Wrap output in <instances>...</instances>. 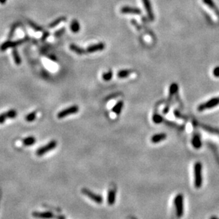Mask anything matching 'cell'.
<instances>
[{"label":"cell","mask_w":219,"mask_h":219,"mask_svg":"<svg viewBox=\"0 0 219 219\" xmlns=\"http://www.w3.org/2000/svg\"><path fill=\"white\" fill-rule=\"evenodd\" d=\"M202 164L198 162L194 164V184L197 188H199L202 186Z\"/></svg>","instance_id":"obj_1"},{"label":"cell","mask_w":219,"mask_h":219,"mask_svg":"<svg viewBox=\"0 0 219 219\" xmlns=\"http://www.w3.org/2000/svg\"><path fill=\"white\" fill-rule=\"evenodd\" d=\"M218 105H219V97L213 98L209 100H208L207 102H204V103L201 104V105H198V110L199 112H202L206 110H208L212 108L216 107V106Z\"/></svg>","instance_id":"obj_2"},{"label":"cell","mask_w":219,"mask_h":219,"mask_svg":"<svg viewBox=\"0 0 219 219\" xmlns=\"http://www.w3.org/2000/svg\"><path fill=\"white\" fill-rule=\"evenodd\" d=\"M183 201L184 197L182 194H178L174 198V204H175L176 216L178 218H181L184 214V206H183Z\"/></svg>","instance_id":"obj_3"},{"label":"cell","mask_w":219,"mask_h":219,"mask_svg":"<svg viewBox=\"0 0 219 219\" xmlns=\"http://www.w3.org/2000/svg\"><path fill=\"white\" fill-rule=\"evenodd\" d=\"M29 39L28 38H24V39H19V40H17V41H5V43H3L0 46V50L1 51H5L8 49H10V48H12V49H14L15 47H18V46L20 45V44L23 43L24 42L27 41V40Z\"/></svg>","instance_id":"obj_4"},{"label":"cell","mask_w":219,"mask_h":219,"mask_svg":"<svg viewBox=\"0 0 219 219\" xmlns=\"http://www.w3.org/2000/svg\"><path fill=\"white\" fill-rule=\"evenodd\" d=\"M56 146H57V142L55 141V140H52V141L49 142L47 144L40 147L37 151V154L39 156H43L46 153H47V152L54 150L56 147Z\"/></svg>","instance_id":"obj_5"},{"label":"cell","mask_w":219,"mask_h":219,"mask_svg":"<svg viewBox=\"0 0 219 219\" xmlns=\"http://www.w3.org/2000/svg\"><path fill=\"white\" fill-rule=\"evenodd\" d=\"M79 111V108H78V105H73L71 106V107L66 108V109H64L61 110V112H59L58 113L57 117L59 119H61V118H64L67 117L68 115H71V114H76Z\"/></svg>","instance_id":"obj_6"},{"label":"cell","mask_w":219,"mask_h":219,"mask_svg":"<svg viewBox=\"0 0 219 219\" xmlns=\"http://www.w3.org/2000/svg\"><path fill=\"white\" fill-rule=\"evenodd\" d=\"M120 12L124 14H135L140 15L142 14L141 9L137 7H131L128 6H124L120 9Z\"/></svg>","instance_id":"obj_7"},{"label":"cell","mask_w":219,"mask_h":219,"mask_svg":"<svg viewBox=\"0 0 219 219\" xmlns=\"http://www.w3.org/2000/svg\"><path fill=\"white\" fill-rule=\"evenodd\" d=\"M82 192L83 193L84 195L87 196L88 198H90L92 201H93L97 203V204H101V203L102 202V201H103L102 200V197L101 196L94 194V193L90 192V190L87 189V188H83V189L82 190Z\"/></svg>","instance_id":"obj_8"},{"label":"cell","mask_w":219,"mask_h":219,"mask_svg":"<svg viewBox=\"0 0 219 219\" xmlns=\"http://www.w3.org/2000/svg\"><path fill=\"white\" fill-rule=\"evenodd\" d=\"M105 44L103 43V42H99V43L92 44V45L89 46L86 49V52L89 53H95V52L97 51H102V50L105 49Z\"/></svg>","instance_id":"obj_9"},{"label":"cell","mask_w":219,"mask_h":219,"mask_svg":"<svg viewBox=\"0 0 219 219\" xmlns=\"http://www.w3.org/2000/svg\"><path fill=\"white\" fill-rule=\"evenodd\" d=\"M34 218H39V219H51L54 218V215L53 213L49 211L46 212H34L32 214Z\"/></svg>","instance_id":"obj_10"},{"label":"cell","mask_w":219,"mask_h":219,"mask_svg":"<svg viewBox=\"0 0 219 219\" xmlns=\"http://www.w3.org/2000/svg\"><path fill=\"white\" fill-rule=\"evenodd\" d=\"M142 2H143V5L144 6V8H145L147 13L149 19L150 21H154V15L153 14V11H152V5L151 3H150V0H142Z\"/></svg>","instance_id":"obj_11"},{"label":"cell","mask_w":219,"mask_h":219,"mask_svg":"<svg viewBox=\"0 0 219 219\" xmlns=\"http://www.w3.org/2000/svg\"><path fill=\"white\" fill-rule=\"evenodd\" d=\"M192 145L194 146V148L197 149H200L201 147L202 146V142H201V137L199 135V134L196 133L193 137V139H192Z\"/></svg>","instance_id":"obj_12"},{"label":"cell","mask_w":219,"mask_h":219,"mask_svg":"<svg viewBox=\"0 0 219 219\" xmlns=\"http://www.w3.org/2000/svg\"><path fill=\"white\" fill-rule=\"evenodd\" d=\"M166 139V134L165 133H159L156 134L152 137L151 141L152 143L156 144L159 142L163 141V140Z\"/></svg>","instance_id":"obj_13"},{"label":"cell","mask_w":219,"mask_h":219,"mask_svg":"<svg viewBox=\"0 0 219 219\" xmlns=\"http://www.w3.org/2000/svg\"><path fill=\"white\" fill-rule=\"evenodd\" d=\"M115 198H116V189L114 188H112L109 191L108 195V203L109 205L114 204L115 202Z\"/></svg>","instance_id":"obj_14"},{"label":"cell","mask_w":219,"mask_h":219,"mask_svg":"<svg viewBox=\"0 0 219 219\" xmlns=\"http://www.w3.org/2000/svg\"><path fill=\"white\" fill-rule=\"evenodd\" d=\"M203 2H204L207 7L209 8V9H211L212 11L216 14L217 17H219V11H218V9H216V6H215L214 2H213L212 0H203Z\"/></svg>","instance_id":"obj_15"},{"label":"cell","mask_w":219,"mask_h":219,"mask_svg":"<svg viewBox=\"0 0 219 219\" xmlns=\"http://www.w3.org/2000/svg\"><path fill=\"white\" fill-rule=\"evenodd\" d=\"M70 49H71L72 51H73L74 53L78 54V55H83V54L87 53V52H86V50L82 49V48H80V47H78V46L73 43L70 45Z\"/></svg>","instance_id":"obj_16"},{"label":"cell","mask_w":219,"mask_h":219,"mask_svg":"<svg viewBox=\"0 0 219 219\" xmlns=\"http://www.w3.org/2000/svg\"><path fill=\"white\" fill-rule=\"evenodd\" d=\"M132 73H133V71H132V70H130V69L120 70V71H118L117 76L119 78H125L127 77H128V76H130V74Z\"/></svg>","instance_id":"obj_17"},{"label":"cell","mask_w":219,"mask_h":219,"mask_svg":"<svg viewBox=\"0 0 219 219\" xmlns=\"http://www.w3.org/2000/svg\"><path fill=\"white\" fill-rule=\"evenodd\" d=\"M123 105H124V102L122 100L118 102L117 103L115 104V105L114 106L113 108H112V112L114 113H115L116 114H120V112H121L122 108H123Z\"/></svg>","instance_id":"obj_18"},{"label":"cell","mask_w":219,"mask_h":219,"mask_svg":"<svg viewBox=\"0 0 219 219\" xmlns=\"http://www.w3.org/2000/svg\"><path fill=\"white\" fill-rule=\"evenodd\" d=\"M70 28H71L72 32H73V33H78V32L80 31V29L79 22H78L76 19H73V21H71Z\"/></svg>","instance_id":"obj_19"},{"label":"cell","mask_w":219,"mask_h":219,"mask_svg":"<svg viewBox=\"0 0 219 219\" xmlns=\"http://www.w3.org/2000/svg\"><path fill=\"white\" fill-rule=\"evenodd\" d=\"M178 90H179V86L176 83H173L171 84L169 87V99H171L173 95H174L176 93H177Z\"/></svg>","instance_id":"obj_20"},{"label":"cell","mask_w":219,"mask_h":219,"mask_svg":"<svg viewBox=\"0 0 219 219\" xmlns=\"http://www.w3.org/2000/svg\"><path fill=\"white\" fill-rule=\"evenodd\" d=\"M36 142V139L33 136L28 137L23 140V144L25 146H31Z\"/></svg>","instance_id":"obj_21"},{"label":"cell","mask_w":219,"mask_h":219,"mask_svg":"<svg viewBox=\"0 0 219 219\" xmlns=\"http://www.w3.org/2000/svg\"><path fill=\"white\" fill-rule=\"evenodd\" d=\"M12 55H13L14 60L16 64L18 66H19L21 63V57H20L19 53H18V51L16 49H13Z\"/></svg>","instance_id":"obj_22"},{"label":"cell","mask_w":219,"mask_h":219,"mask_svg":"<svg viewBox=\"0 0 219 219\" xmlns=\"http://www.w3.org/2000/svg\"><path fill=\"white\" fill-rule=\"evenodd\" d=\"M66 21V18L64 17H59V18H57V19L54 20L53 21H52L51 24L49 25V28H53L56 27V26H58L59 24L60 23H61L62 21Z\"/></svg>","instance_id":"obj_23"},{"label":"cell","mask_w":219,"mask_h":219,"mask_svg":"<svg viewBox=\"0 0 219 219\" xmlns=\"http://www.w3.org/2000/svg\"><path fill=\"white\" fill-rule=\"evenodd\" d=\"M5 117L7 118H10V119H13L15 118L17 115V112L15 110H10L9 111L6 112L4 113Z\"/></svg>","instance_id":"obj_24"},{"label":"cell","mask_w":219,"mask_h":219,"mask_svg":"<svg viewBox=\"0 0 219 219\" xmlns=\"http://www.w3.org/2000/svg\"><path fill=\"white\" fill-rule=\"evenodd\" d=\"M112 76H113V73H112L111 70H110V71L102 74V79L105 81H110L112 79Z\"/></svg>","instance_id":"obj_25"},{"label":"cell","mask_w":219,"mask_h":219,"mask_svg":"<svg viewBox=\"0 0 219 219\" xmlns=\"http://www.w3.org/2000/svg\"><path fill=\"white\" fill-rule=\"evenodd\" d=\"M28 23H29V25L32 28V29L34 30V31H42L43 30V28H42L41 27H40L39 25L37 24H35L34 22H33L32 21H28Z\"/></svg>","instance_id":"obj_26"},{"label":"cell","mask_w":219,"mask_h":219,"mask_svg":"<svg viewBox=\"0 0 219 219\" xmlns=\"http://www.w3.org/2000/svg\"><path fill=\"white\" fill-rule=\"evenodd\" d=\"M36 118H37V112L34 111L31 112V113L28 114L26 116L25 119L27 122H33L34 120L36 119Z\"/></svg>","instance_id":"obj_27"},{"label":"cell","mask_w":219,"mask_h":219,"mask_svg":"<svg viewBox=\"0 0 219 219\" xmlns=\"http://www.w3.org/2000/svg\"><path fill=\"white\" fill-rule=\"evenodd\" d=\"M152 120H153V122L156 124H159L163 121V118H162V115L159 114H154L152 117Z\"/></svg>","instance_id":"obj_28"},{"label":"cell","mask_w":219,"mask_h":219,"mask_svg":"<svg viewBox=\"0 0 219 219\" xmlns=\"http://www.w3.org/2000/svg\"><path fill=\"white\" fill-rule=\"evenodd\" d=\"M18 26H19L18 24H14L12 25L11 29H10L9 33V34H8V37H9V39H11V38H12L14 34V32L16 31V29H17Z\"/></svg>","instance_id":"obj_29"},{"label":"cell","mask_w":219,"mask_h":219,"mask_svg":"<svg viewBox=\"0 0 219 219\" xmlns=\"http://www.w3.org/2000/svg\"><path fill=\"white\" fill-rule=\"evenodd\" d=\"M66 32V28H61V29L58 30V31H56L55 33H54V37H56V38H59L60 37H61L63 34L65 33Z\"/></svg>","instance_id":"obj_30"},{"label":"cell","mask_w":219,"mask_h":219,"mask_svg":"<svg viewBox=\"0 0 219 219\" xmlns=\"http://www.w3.org/2000/svg\"><path fill=\"white\" fill-rule=\"evenodd\" d=\"M49 35H50V33H49V31H45V32H44V33L43 34V35H42V37H41V41H46L47 38L49 37Z\"/></svg>","instance_id":"obj_31"},{"label":"cell","mask_w":219,"mask_h":219,"mask_svg":"<svg viewBox=\"0 0 219 219\" xmlns=\"http://www.w3.org/2000/svg\"><path fill=\"white\" fill-rule=\"evenodd\" d=\"M213 73H214V76L216 78H219V66H217L214 69L213 71Z\"/></svg>","instance_id":"obj_32"},{"label":"cell","mask_w":219,"mask_h":219,"mask_svg":"<svg viewBox=\"0 0 219 219\" xmlns=\"http://www.w3.org/2000/svg\"><path fill=\"white\" fill-rule=\"evenodd\" d=\"M6 118H7L5 117V114H4V113L2 114H0V124L4 123V122H5Z\"/></svg>","instance_id":"obj_33"},{"label":"cell","mask_w":219,"mask_h":219,"mask_svg":"<svg viewBox=\"0 0 219 219\" xmlns=\"http://www.w3.org/2000/svg\"><path fill=\"white\" fill-rule=\"evenodd\" d=\"M6 2H7V0H0V4L4 5V4L6 3Z\"/></svg>","instance_id":"obj_34"},{"label":"cell","mask_w":219,"mask_h":219,"mask_svg":"<svg viewBox=\"0 0 219 219\" xmlns=\"http://www.w3.org/2000/svg\"><path fill=\"white\" fill-rule=\"evenodd\" d=\"M210 219H218V218H216V217H215V216H212L211 218Z\"/></svg>","instance_id":"obj_35"}]
</instances>
